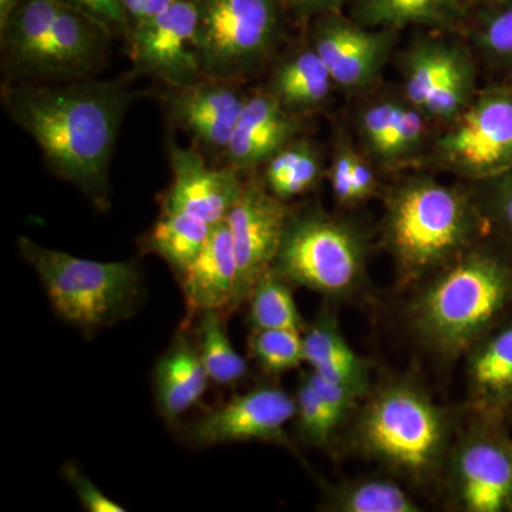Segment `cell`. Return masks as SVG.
<instances>
[{"label": "cell", "mask_w": 512, "mask_h": 512, "mask_svg": "<svg viewBox=\"0 0 512 512\" xmlns=\"http://www.w3.org/2000/svg\"><path fill=\"white\" fill-rule=\"evenodd\" d=\"M3 103L35 140L49 170L77 188L97 210L110 208V164L136 93L109 80L13 82Z\"/></svg>", "instance_id": "6da1fadb"}, {"label": "cell", "mask_w": 512, "mask_h": 512, "mask_svg": "<svg viewBox=\"0 0 512 512\" xmlns=\"http://www.w3.org/2000/svg\"><path fill=\"white\" fill-rule=\"evenodd\" d=\"M511 312L512 254L474 245L417 285L407 316L430 352L453 360Z\"/></svg>", "instance_id": "7a4b0ae2"}, {"label": "cell", "mask_w": 512, "mask_h": 512, "mask_svg": "<svg viewBox=\"0 0 512 512\" xmlns=\"http://www.w3.org/2000/svg\"><path fill=\"white\" fill-rule=\"evenodd\" d=\"M352 419L353 450L399 480L427 487L444 473L453 423L416 380L392 377L372 387Z\"/></svg>", "instance_id": "3957f363"}, {"label": "cell", "mask_w": 512, "mask_h": 512, "mask_svg": "<svg viewBox=\"0 0 512 512\" xmlns=\"http://www.w3.org/2000/svg\"><path fill=\"white\" fill-rule=\"evenodd\" d=\"M483 220L467 192L431 178L394 188L387 198L384 239L399 285H420L477 245Z\"/></svg>", "instance_id": "277c9868"}, {"label": "cell", "mask_w": 512, "mask_h": 512, "mask_svg": "<svg viewBox=\"0 0 512 512\" xmlns=\"http://www.w3.org/2000/svg\"><path fill=\"white\" fill-rule=\"evenodd\" d=\"M19 255L39 276L50 306L84 335L127 320L143 302L144 278L136 259L100 262L18 239Z\"/></svg>", "instance_id": "5b68a950"}, {"label": "cell", "mask_w": 512, "mask_h": 512, "mask_svg": "<svg viewBox=\"0 0 512 512\" xmlns=\"http://www.w3.org/2000/svg\"><path fill=\"white\" fill-rule=\"evenodd\" d=\"M362 232L322 211L289 212L272 269L326 298H352L366 284Z\"/></svg>", "instance_id": "8992f818"}, {"label": "cell", "mask_w": 512, "mask_h": 512, "mask_svg": "<svg viewBox=\"0 0 512 512\" xmlns=\"http://www.w3.org/2000/svg\"><path fill=\"white\" fill-rule=\"evenodd\" d=\"M204 79L242 82L274 53L286 12L282 0H195Z\"/></svg>", "instance_id": "52a82bcc"}, {"label": "cell", "mask_w": 512, "mask_h": 512, "mask_svg": "<svg viewBox=\"0 0 512 512\" xmlns=\"http://www.w3.org/2000/svg\"><path fill=\"white\" fill-rule=\"evenodd\" d=\"M448 493L464 512H512V443L500 421L477 417L451 444Z\"/></svg>", "instance_id": "ba28073f"}, {"label": "cell", "mask_w": 512, "mask_h": 512, "mask_svg": "<svg viewBox=\"0 0 512 512\" xmlns=\"http://www.w3.org/2000/svg\"><path fill=\"white\" fill-rule=\"evenodd\" d=\"M451 123L436 144L443 167L478 183L512 170L511 87L485 90Z\"/></svg>", "instance_id": "9c48e42d"}, {"label": "cell", "mask_w": 512, "mask_h": 512, "mask_svg": "<svg viewBox=\"0 0 512 512\" xmlns=\"http://www.w3.org/2000/svg\"><path fill=\"white\" fill-rule=\"evenodd\" d=\"M195 0H178L160 15L137 23L128 35L134 72L165 87H183L204 79L198 50Z\"/></svg>", "instance_id": "30bf717a"}, {"label": "cell", "mask_w": 512, "mask_h": 512, "mask_svg": "<svg viewBox=\"0 0 512 512\" xmlns=\"http://www.w3.org/2000/svg\"><path fill=\"white\" fill-rule=\"evenodd\" d=\"M295 410V397L282 387L262 384L192 421L184 439L195 447L245 441L292 447L285 429L295 419Z\"/></svg>", "instance_id": "8fae6325"}, {"label": "cell", "mask_w": 512, "mask_h": 512, "mask_svg": "<svg viewBox=\"0 0 512 512\" xmlns=\"http://www.w3.org/2000/svg\"><path fill=\"white\" fill-rule=\"evenodd\" d=\"M289 212L285 201L271 194L262 180H245L225 220L237 254L238 308L248 301L256 281L274 265Z\"/></svg>", "instance_id": "7c38bea8"}, {"label": "cell", "mask_w": 512, "mask_h": 512, "mask_svg": "<svg viewBox=\"0 0 512 512\" xmlns=\"http://www.w3.org/2000/svg\"><path fill=\"white\" fill-rule=\"evenodd\" d=\"M241 82L202 79L183 87H165L160 92L164 116L183 130L198 150L224 158L249 94Z\"/></svg>", "instance_id": "4fadbf2b"}, {"label": "cell", "mask_w": 512, "mask_h": 512, "mask_svg": "<svg viewBox=\"0 0 512 512\" xmlns=\"http://www.w3.org/2000/svg\"><path fill=\"white\" fill-rule=\"evenodd\" d=\"M167 154L173 181L161 207L187 212L210 225L227 220L244 188L245 175L228 164L211 167L198 148L180 146L173 138L167 140Z\"/></svg>", "instance_id": "5bb4252c"}, {"label": "cell", "mask_w": 512, "mask_h": 512, "mask_svg": "<svg viewBox=\"0 0 512 512\" xmlns=\"http://www.w3.org/2000/svg\"><path fill=\"white\" fill-rule=\"evenodd\" d=\"M392 30H369L336 16H320L312 47L328 67L333 83L348 90L370 86L389 55Z\"/></svg>", "instance_id": "9a60e30c"}, {"label": "cell", "mask_w": 512, "mask_h": 512, "mask_svg": "<svg viewBox=\"0 0 512 512\" xmlns=\"http://www.w3.org/2000/svg\"><path fill=\"white\" fill-rule=\"evenodd\" d=\"M466 384L474 416L507 423L512 417V315L466 355Z\"/></svg>", "instance_id": "2e32d148"}, {"label": "cell", "mask_w": 512, "mask_h": 512, "mask_svg": "<svg viewBox=\"0 0 512 512\" xmlns=\"http://www.w3.org/2000/svg\"><path fill=\"white\" fill-rule=\"evenodd\" d=\"M298 116L268 92L249 94L225 153V164L248 174L298 138Z\"/></svg>", "instance_id": "e0dca14e"}, {"label": "cell", "mask_w": 512, "mask_h": 512, "mask_svg": "<svg viewBox=\"0 0 512 512\" xmlns=\"http://www.w3.org/2000/svg\"><path fill=\"white\" fill-rule=\"evenodd\" d=\"M239 269L227 221L212 225L197 258L177 278L183 289L188 318L207 311L238 309Z\"/></svg>", "instance_id": "ac0fdd59"}, {"label": "cell", "mask_w": 512, "mask_h": 512, "mask_svg": "<svg viewBox=\"0 0 512 512\" xmlns=\"http://www.w3.org/2000/svg\"><path fill=\"white\" fill-rule=\"evenodd\" d=\"M208 377L195 340L184 328L158 359L154 369V396L158 412L168 423H175L197 406L207 390Z\"/></svg>", "instance_id": "d6986e66"}, {"label": "cell", "mask_w": 512, "mask_h": 512, "mask_svg": "<svg viewBox=\"0 0 512 512\" xmlns=\"http://www.w3.org/2000/svg\"><path fill=\"white\" fill-rule=\"evenodd\" d=\"M305 363L309 370L352 387L365 399L372 389V366L349 345L340 332L338 319L322 309L303 329Z\"/></svg>", "instance_id": "ffe728a7"}, {"label": "cell", "mask_w": 512, "mask_h": 512, "mask_svg": "<svg viewBox=\"0 0 512 512\" xmlns=\"http://www.w3.org/2000/svg\"><path fill=\"white\" fill-rule=\"evenodd\" d=\"M59 5L60 0H23L0 29L3 60L19 82H35Z\"/></svg>", "instance_id": "44dd1931"}, {"label": "cell", "mask_w": 512, "mask_h": 512, "mask_svg": "<svg viewBox=\"0 0 512 512\" xmlns=\"http://www.w3.org/2000/svg\"><path fill=\"white\" fill-rule=\"evenodd\" d=\"M332 76L313 47H302L275 67L266 92L289 113L299 116L318 109L332 89Z\"/></svg>", "instance_id": "7402d4cb"}, {"label": "cell", "mask_w": 512, "mask_h": 512, "mask_svg": "<svg viewBox=\"0 0 512 512\" xmlns=\"http://www.w3.org/2000/svg\"><path fill=\"white\" fill-rule=\"evenodd\" d=\"M211 228L208 222L187 212L161 207L160 217L144 237L143 247L160 256L180 278L204 248Z\"/></svg>", "instance_id": "603a6c76"}, {"label": "cell", "mask_w": 512, "mask_h": 512, "mask_svg": "<svg viewBox=\"0 0 512 512\" xmlns=\"http://www.w3.org/2000/svg\"><path fill=\"white\" fill-rule=\"evenodd\" d=\"M323 510L333 512H420V504L393 477L353 478L330 487Z\"/></svg>", "instance_id": "cb8c5ba5"}, {"label": "cell", "mask_w": 512, "mask_h": 512, "mask_svg": "<svg viewBox=\"0 0 512 512\" xmlns=\"http://www.w3.org/2000/svg\"><path fill=\"white\" fill-rule=\"evenodd\" d=\"M322 177V158L311 141L295 138L264 164L262 183L282 201L308 194Z\"/></svg>", "instance_id": "d4e9b609"}, {"label": "cell", "mask_w": 512, "mask_h": 512, "mask_svg": "<svg viewBox=\"0 0 512 512\" xmlns=\"http://www.w3.org/2000/svg\"><path fill=\"white\" fill-rule=\"evenodd\" d=\"M198 316L195 345L205 372L211 382L218 386H237L248 375L249 369L245 357L239 355L228 338L225 325L227 313L207 311Z\"/></svg>", "instance_id": "484cf974"}, {"label": "cell", "mask_w": 512, "mask_h": 512, "mask_svg": "<svg viewBox=\"0 0 512 512\" xmlns=\"http://www.w3.org/2000/svg\"><path fill=\"white\" fill-rule=\"evenodd\" d=\"M357 18L384 29L447 25L460 15V0H355Z\"/></svg>", "instance_id": "4316f807"}, {"label": "cell", "mask_w": 512, "mask_h": 512, "mask_svg": "<svg viewBox=\"0 0 512 512\" xmlns=\"http://www.w3.org/2000/svg\"><path fill=\"white\" fill-rule=\"evenodd\" d=\"M247 302L251 329H305L291 282L272 268L256 281Z\"/></svg>", "instance_id": "83f0119b"}, {"label": "cell", "mask_w": 512, "mask_h": 512, "mask_svg": "<svg viewBox=\"0 0 512 512\" xmlns=\"http://www.w3.org/2000/svg\"><path fill=\"white\" fill-rule=\"evenodd\" d=\"M461 50L444 43H423L413 50L404 67L407 103L423 111L431 94L456 63Z\"/></svg>", "instance_id": "f1b7e54d"}, {"label": "cell", "mask_w": 512, "mask_h": 512, "mask_svg": "<svg viewBox=\"0 0 512 512\" xmlns=\"http://www.w3.org/2000/svg\"><path fill=\"white\" fill-rule=\"evenodd\" d=\"M293 397L296 404L293 421L299 439L309 446L330 450L343 423L316 392L305 372L299 377Z\"/></svg>", "instance_id": "f546056e"}, {"label": "cell", "mask_w": 512, "mask_h": 512, "mask_svg": "<svg viewBox=\"0 0 512 512\" xmlns=\"http://www.w3.org/2000/svg\"><path fill=\"white\" fill-rule=\"evenodd\" d=\"M249 353L268 375H282L305 363L303 332L296 329H251Z\"/></svg>", "instance_id": "4dcf8cb0"}, {"label": "cell", "mask_w": 512, "mask_h": 512, "mask_svg": "<svg viewBox=\"0 0 512 512\" xmlns=\"http://www.w3.org/2000/svg\"><path fill=\"white\" fill-rule=\"evenodd\" d=\"M476 93V77L470 59L461 53L424 106V116L453 121L467 109Z\"/></svg>", "instance_id": "1f68e13d"}, {"label": "cell", "mask_w": 512, "mask_h": 512, "mask_svg": "<svg viewBox=\"0 0 512 512\" xmlns=\"http://www.w3.org/2000/svg\"><path fill=\"white\" fill-rule=\"evenodd\" d=\"M478 19L476 43L488 59L512 69V0H491Z\"/></svg>", "instance_id": "d6a6232c"}, {"label": "cell", "mask_w": 512, "mask_h": 512, "mask_svg": "<svg viewBox=\"0 0 512 512\" xmlns=\"http://www.w3.org/2000/svg\"><path fill=\"white\" fill-rule=\"evenodd\" d=\"M423 116V111L412 104H402L396 124L387 136L379 158L383 161H399L413 154L423 141Z\"/></svg>", "instance_id": "836d02e7"}, {"label": "cell", "mask_w": 512, "mask_h": 512, "mask_svg": "<svg viewBox=\"0 0 512 512\" xmlns=\"http://www.w3.org/2000/svg\"><path fill=\"white\" fill-rule=\"evenodd\" d=\"M487 185L483 204L478 205L501 232L512 254V170L484 181Z\"/></svg>", "instance_id": "e575fe53"}, {"label": "cell", "mask_w": 512, "mask_h": 512, "mask_svg": "<svg viewBox=\"0 0 512 512\" xmlns=\"http://www.w3.org/2000/svg\"><path fill=\"white\" fill-rule=\"evenodd\" d=\"M400 107L402 104L397 101H380V103L367 107L365 113L362 114L360 131H362L367 148L376 157H380L382 154L386 138L396 124Z\"/></svg>", "instance_id": "d590c367"}, {"label": "cell", "mask_w": 512, "mask_h": 512, "mask_svg": "<svg viewBox=\"0 0 512 512\" xmlns=\"http://www.w3.org/2000/svg\"><path fill=\"white\" fill-rule=\"evenodd\" d=\"M72 8L96 20L111 36L126 37L130 35L124 0H63Z\"/></svg>", "instance_id": "8d00e7d4"}, {"label": "cell", "mask_w": 512, "mask_h": 512, "mask_svg": "<svg viewBox=\"0 0 512 512\" xmlns=\"http://www.w3.org/2000/svg\"><path fill=\"white\" fill-rule=\"evenodd\" d=\"M62 476L73 488L84 510L89 512H124L123 505L111 500L90 478L84 476L76 464L67 463L62 468Z\"/></svg>", "instance_id": "74e56055"}, {"label": "cell", "mask_w": 512, "mask_h": 512, "mask_svg": "<svg viewBox=\"0 0 512 512\" xmlns=\"http://www.w3.org/2000/svg\"><path fill=\"white\" fill-rule=\"evenodd\" d=\"M353 153L348 146L339 148L330 167V185L336 201L342 205H352L355 202L353 191Z\"/></svg>", "instance_id": "f35d334b"}, {"label": "cell", "mask_w": 512, "mask_h": 512, "mask_svg": "<svg viewBox=\"0 0 512 512\" xmlns=\"http://www.w3.org/2000/svg\"><path fill=\"white\" fill-rule=\"evenodd\" d=\"M177 2L178 0H124L130 30L137 23L160 15Z\"/></svg>", "instance_id": "ab89813d"}, {"label": "cell", "mask_w": 512, "mask_h": 512, "mask_svg": "<svg viewBox=\"0 0 512 512\" xmlns=\"http://www.w3.org/2000/svg\"><path fill=\"white\" fill-rule=\"evenodd\" d=\"M342 2L343 0H282L286 12L301 20L328 15Z\"/></svg>", "instance_id": "60d3db41"}, {"label": "cell", "mask_w": 512, "mask_h": 512, "mask_svg": "<svg viewBox=\"0 0 512 512\" xmlns=\"http://www.w3.org/2000/svg\"><path fill=\"white\" fill-rule=\"evenodd\" d=\"M377 190L376 175L363 158L355 154L353 158V191L355 202L365 201Z\"/></svg>", "instance_id": "b9f144b4"}, {"label": "cell", "mask_w": 512, "mask_h": 512, "mask_svg": "<svg viewBox=\"0 0 512 512\" xmlns=\"http://www.w3.org/2000/svg\"><path fill=\"white\" fill-rule=\"evenodd\" d=\"M22 2L23 0H0V29L5 28L10 16Z\"/></svg>", "instance_id": "7bdbcfd3"}]
</instances>
